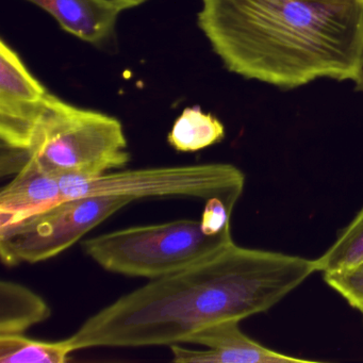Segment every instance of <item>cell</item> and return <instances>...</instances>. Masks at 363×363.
<instances>
[{
    "mask_svg": "<svg viewBox=\"0 0 363 363\" xmlns=\"http://www.w3.org/2000/svg\"><path fill=\"white\" fill-rule=\"evenodd\" d=\"M133 201L130 197L111 195L62 199L0 226V258L7 267L50 260Z\"/></svg>",
    "mask_w": 363,
    "mask_h": 363,
    "instance_id": "6",
    "label": "cell"
},
{
    "mask_svg": "<svg viewBox=\"0 0 363 363\" xmlns=\"http://www.w3.org/2000/svg\"><path fill=\"white\" fill-rule=\"evenodd\" d=\"M314 272L310 259L233 242L123 295L84 320L67 341L73 352L186 343L210 325L267 312Z\"/></svg>",
    "mask_w": 363,
    "mask_h": 363,
    "instance_id": "1",
    "label": "cell"
},
{
    "mask_svg": "<svg viewBox=\"0 0 363 363\" xmlns=\"http://www.w3.org/2000/svg\"><path fill=\"white\" fill-rule=\"evenodd\" d=\"M59 179L63 199L111 195L130 197L135 201L190 197L237 203L245 186L243 172L229 163L125 169L92 177L69 174L59 176Z\"/></svg>",
    "mask_w": 363,
    "mask_h": 363,
    "instance_id": "5",
    "label": "cell"
},
{
    "mask_svg": "<svg viewBox=\"0 0 363 363\" xmlns=\"http://www.w3.org/2000/svg\"><path fill=\"white\" fill-rule=\"evenodd\" d=\"M50 93L28 71L22 59L0 42V129L28 126L43 109Z\"/></svg>",
    "mask_w": 363,
    "mask_h": 363,
    "instance_id": "8",
    "label": "cell"
},
{
    "mask_svg": "<svg viewBox=\"0 0 363 363\" xmlns=\"http://www.w3.org/2000/svg\"><path fill=\"white\" fill-rule=\"evenodd\" d=\"M59 175L35 158L0 191V226L11 224L25 216L62 201Z\"/></svg>",
    "mask_w": 363,
    "mask_h": 363,
    "instance_id": "9",
    "label": "cell"
},
{
    "mask_svg": "<svg viewBox=\"0 0 363 363\" xmlns=\"http://www.w3.org/2000/svg\"><path fill=\"white\" fill-rule=\"evenodd\" d=\"M197 24L229 72L278 88L354 82L362 65L358 0H201Z\"/></svg>",
    "mask_w": 363,
    "mask_h": 363,
    "instance_id": "2",
    "label": "cell"
},
{
    "mask_svg": "<svg viewBox=\"0 0 363 363\" xmlns=\"http://www.w3.org/2000/svg\"><path fill=\"white\" fill-rule=\"evenodd\" d=\"M57 175L99 176L130 161L120 120L82 109L50 94L24 137L13 147Z\"/></svg>",
    "mask_w": 363,
    "mask_h": 363,
    "instance_id": "4",
    "label": "cell"
},
{
    "mask_svg": "<svg viewBox=\"0 0 363 363\" xmlns=\"http://www.w3.org/2000/svg\"><path fill=\"white\" fill-rule=\"evenodd\" d=\"M354 84H356V90L359 91V92H363V58L360 72H359L358 77L354 80Z\"/></svg>",
    "mask_w": 363,
    "mask_h": 363,
    "instance_id": "16",
    "label": "cell"
},
{
    "mask_svg": "<svg viewBox=\"0 0 363 363\" xmlns=\"http://www.w3.org/2000/svg\"><path fill=\"white\" fill-rule=\"evenodd\" d=\"M237 203L206 201L201 220L128 227L82 242V250L106 271L152 280L191 267L233 243L231 214Z\"/></svg>",
    "mask_w": 363,
    "mask_h": 363,
    "instance_id": "3",
    "label": "cell"
},
{
    "mask_svg": "<svg viewBox=\"0 0 363 363\" xmlns=\"http://www.w3.org/2000/svg\"><path fill=\"white\" fill-rule=\"evenodd\" d=\"M363 262V208L340 233L337 241L313 260L315 272L330 273Z\"/></svg>",
    "mask_w": 363,
    "mask_h": 363,
    "instance_id": "14",
    "label": "cell"
},
{
    "mask_svg": "<svg viewBox=\"0 0 363 363\" xmlns=\"http://www.w3.org/2000/svg\"><path fill=\"white\" fill-rule=\"evenodd\" d=\"M324 280L350 307L363 309V262L350 269L324 273Z\"/></svg>",
    "mask_w": 363,
    "mask_h": 363,
    "instance_id": "15",
    "label": "cell"
},
{
    "mask_svg": "<svg viewBox=\"0 0 363 363\" xmlns=\"http://www.w3.org/2000/svg\"><path fill=\"white\" fill-rule=\"evenodd\" d=\"M358 1H361V3H363V0H358Z\"/></svg>",
    "mask_w": 363,
    "mask_h": 363,
    "instance_id": "18",
    "label": "cell"
},
{
    "mask_svg": "<svg viewBox=\"0 0 363 363\" xmlns=\"http://www.w3.org/2000/svg\"><path fill=\"white\" fill-rule=\"evenodd\" d=\"M52 315L50 305L18 282H0V335H24Z\"/></svg>",
    "mask_w": 363,
    "mask_h": 363,
    "instance_id": "11",
    "label": "cell"
},
{
    "mask_svg": "<svg viewBox=\"0 0 363 363\" xmlns=\"http://www.w3.org/2000/svg\"><path fill=\"white\" fill-rule=\"evenodd\" d=\"M224 138L225 127L220 120L195 106L182 111L167 140L178 152H193L214 145Z\"/></svg>",
    "mask_w": 363,
    "mask_h": 363,
    "instance_id": "12",
    "label": "cell"
},
{
    "mask_svg": "<svg viewBox=\"0 0 363 363\" xmlns=\"http://www.w3.org/2000/svg\"><path fill=\"white\" fill-rule=\"evenodd\" d=\"M360 313H361V315H362V318H363V309L361 310Z\"/></svg>",
    "mask_w": 363,
    "mask_h": 363,
    "instance_id": "17",
    "label": "cell"
},
{
    "mask_svg": "<svg viewBox=\"0 0 363 363\" xmlns=\"http://www.w3.org/2000/svg\"><path fill=\"white\" fill-rule=\"evenodd\" d=\"M73 352L67 339L46 342L24 335H0L1 363H65Z\"/></svg>",
    "mask_w": 363,
    "mask_h": 363,
    "instance_id": "13",
    "label": "cell"
},
{
    "mask_svg": "<svg viewBox=\"0 0 363 363\" xmlns=\"http://www.w3.org/2000/svg\"><path fill=\"white\" fill-rule=\"evenodd\" d=\"M239 320H229L210 325L188 337L186 343L205 346L193 350L169 345L177 363H310L265 347L240 329Z\"/></svg>",
    "mask_w": 363,
    "mask_h": 363,
    "instance_id": "7",
    "label": "cell"
},
{
    "mask_svg": "<svg viewBox=\"0 0 363 363\" xmlns=\"http://www.w3.org/2000/svg\"><path fill=\"white\" fill-rule=\"evenodd\" d=\"M50 14L67 33L94 45L113 35L121 12L107 0H27Z\"/></svg>",
    "mask_w": 363,
    "mask_h": 363,
    "instance_id": "10",
    "label": "cell"
}]
</instances>
